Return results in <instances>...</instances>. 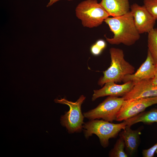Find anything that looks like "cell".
I'll use <instances>...</instances> for the list:
<instances>
[{
	"instance_id": "ac0fdd59",
	"label": "cell",
	"mask_w": 157,
	"mask_h": 157,
	"mask_svg": "<svg viewBox=\"0 0 157 157\" xmlns=\"http://www.w3.org/2000/svg\"><path fill=\"white\" fill-rule=\"evenodd\" d=\"M144 6L151 15L157 19V0H144Z\"/></svg>"
},
{
	"instance_id": "6da1fadb",
	"label": "cell",
	"mask_w": 157,
	"mask_h": 157,
	"mask_svg": "<svg viewBox=\"0 0 157 157\" xmlns=\"http://www.w3.org/2000/svg\"><path fill=\"white\" fill-rule=\"evenodd\" d=\"M104 22L108 25L113 33V38L106 37V41L112 44L122 43L130 46L140 38V34L135 25L131 11L122 16L107 18Z\"/></svg>"
},
{
	"instance_id": "52a82bcc",
	"label": "cell",
	"mask_w": 157,
	"mask_h": 157,
	"mask_svg": "<svg viewBox=\"0 0 157 157\" xmlns=\"http://www.w3.org/2000/svg\"><path fill=\"white\" fill-rule=\"evenodd\" d=\"M156 104H157V97L125 100L118 113L115 120L119 122L125 120Z\"/></svg>"
},
{
	"instance_id": "9c48e42d",
	"label": "cell",
	"mask_w": 157,
	"mask_h": 157,
	"mask_svg": "<svg viewBox=\"0 0 157 157\" xmlns=\"http://www.w3.org/2000/svg\"><path fill=\"white\" fill-rule=\"evenodd\" d=\"M155 63L151 54L148 50L147 58L137 71L126 75L122 81L124 83L130 81L134 85L144 80L152 79L154 76Z\"/></svg>"
},
{
	"instance_id": "7c38bea8",
	"label": "cell",
	"mask_w": 157,
	"mask_h": 157,
	"mask_svg": "<svg viewBox=\"0 0 157 157\" xmlns=\"http://www.w3.org/2000/svg\"><path fill=\"white\" fill-rule=\"evenodd\" d=\"M99 3L110 16L113 17L122 16L129 11V0H101Z\"/></svg>"
},
{
	"instance_id": "44dd1931",
	"label": "cell",
	"mask_w": 157,
	"mask_h": 157,
	"mask_svg": "<svg viewBox=\"0 0 157 157\" xmlns=\"http://www.w3.org/2000/svg\"><path fill=\"white\" fill-rule=\"evenodd\" d=\"M60 0H49V1L47 5V7H50L53 5L54 3ZM68 1H72L73 0H67Z\"/></svg>"
},
{
	"instance_id": "ffe728a7",
	"label": "cell",
	"mask_w": 157,
	"mask_h": 157,
	"mask_svg": "<svg viewBox=\"0 0 157 157\" xmlns=\"http://www.w3.org/2000/svg\"><path fill=\"white\" fill-rule=\"evenodd\" d=\"M151 81L153 84L157 85V63L155 64L154 76Z\"/></svg>"
},
{
	"instance_id": "7a4b0ae2",
	"label": "cell",
	"mask_w": 157,
	"mask_h": 157,
	"mask_svg": "<svg viewBox=\"0 0 157 157\" xmlns=\"http://www.w3.org/2000/svg\"><path fill=\"white\" fill-rule=\"evenodd\" d=\"M111 63L109 67L103 72L104 75L99 79L98 84L102 86L109 82L120 83L125 76L135 72V68L125 60L122 49L111 48L110 49Z\"/></svg>"
},
{
	"instance_id": "ba28073f",
	"label": "cell",
	"mask_w": 157,
	"mask_h": 157,
	"mask_svg": "<svg viewBox=\"0 0 157 157\" xmlns=\"http://www.w3.org/2000/svg\"><path fill=\"white\" fill-rule=\"evenodd\" d=\"M134 23L139 33H149L153 29L156 20L144 6L136 3L130 7Z\"/></svg>"
},
{
	"instance_id": "d6986e66",
	"label": "cell",
	"mask_w": 157,
	"mask_h": 157,
	"mask_svg": "<svg viewBox=\"0 0 157 157\" xmlns=\"http://www.w3.org/2000/svg\"><path fill=\"white\" fill-rule=\"evenodd\" d=\"M156 151L157 153V143L150 148L143 150L142 156L144 157H152L154 156Z\"/></svg>"
},
{
	"instance_id": "5bb4252c",
	"label": "cell",
	"mask_w": 157,
	"mask_h": 157,
	"mask_svg": "<svg viewBox=\"0 0 157 157\" xmlns=\"http://www.w3.org/2000/svg\"><path fill=\"white\" fill-rule=\"evenodd\" d=\"M124 121L126 126H130L140 122L147 124H151L154 122L157 123V108H153L148 111H143Z\"/></svg>"
},
{
	"instance_id": "277c9868",
	"label": "cell",
	"mask_w": 157,
	"mask_h": 157,
	"mask_svg": "<svg viewBox=\"0 0 157 157\" xmlns=\"http://www.w3.org/2000/svg\"><path fill=\"white\" fill-rule=\"evenodd\" d=\"M75 13L84 27H97L110 16L97 0H85L76 7Z\"/></svg>"
},
{
	"instance_id": "9a60e30c",
	"label": "cell",
	"mask_w": 157,
	"mask_h": 157,
	"mask_svg": "<svg viewBox=\"0 0 157 157\" xmlns=\"http://www.w3.org/2000/svg\"><path fill=\"white\" fill-rule=\"evenodd\" d=\"M148 50L150 53L154 63H157V28L153 29L148 33Z\"/></svg>"
},
{
	"instance_id": "2e32d148",
	"label": "cell",
	"mask_w": 157,
	"mask_h": 157,
	"mask_svg": "<svg viewBox=\"0 0 157 157\" xmlns=\"http://www.w3.org/2000/svg\"><path fill=\"white\" fill-rule=\"evenodd\" d=\"M125 144L123 139L120 137L118 139L113 148L109 153V156L111 157H127L128 155L124 151Z\"/></svg>"
},
{
	"instance_id": "3957f363",
	"label": "cell",
	"mask_w": 157,
	"mask_h": 157,
	"mask_svg": "<svg viewBox=\"0 0 157 157\" xmlns=\"http://www.w3.org/2000/svg\"><path fill=\"white\" fill-rule=\"evenodd\" d=\"M126 126L124 121L120 123L114 124L103 119H95L84 123L83 128L86 138L95 134L98 137L101 146L105 148L108 145L109 139L116 137Z\"/></svg>"
},
{
	"instance_id": "4fadbf2b",
	"label": "cell",
	"mask_w": 157,
	"mask_h": 157,
	"mask_svg": "<svg viewBox=\"0 0 157 157\" xmlns=\"http://www.w3.org/2000/svg\"><path fill=\"white\" fill-rule=\"evenodd\" d=\"M131 126H126L120 132V137L124 140L128 154L132 156L137 151L139 144V130H133Z\"/></svg>"
},
{
	"instance_id": "5b68a950",
	"label": "cell",
	"mask_w": 157,
	"mask_h": 157,
	"mask_svg": "<svg viewBox=\"0 0 157 157\" xmlns=\"http://www.w3.org/2000/svg\"><path fill=\"white\" fill-rule=\"evenodd\" d=\"M85 99L82 95L75 102L69 101L64 98L54 100L56 103L67 105L69 107V110L60 118L62 125L66 127L69 133L80 132L83 129L84 117L81 108Z\"/></svg>"
},
{
	"instance_id": "e0dca14e",
	"label": "cell",
	"mask_w": 157,
	"mask_h": 157,
	"mask_svg": "<svg viewBox=\"0 0 157 157\" xmlns=\"http://www.w3.org/2000/svg\"><path fill=\"white\" fill-rule=\"evenodd\" d=\"M106 46V42L104 40L102 39L99 40L91 46L90 51L94 55H99L105 48Z\"/></svg>"
},
{
	"instance_id": "8992f818",
	"label": "cell",
	"mask_w": 157,
	"mask_h": 157,
	"mask_svg": "<svg viewBox=\"0 0 157 157\" xmlns=\"http://www.w3.org/2000/svg\"><path fill=\"white\" fill-rule=\"evenodd\" d=\"M124 100L122 97L109 96L96 108L83 113V115L90 120L102 119L112 122L115 120Z\"/></svg>"
},
{
	"instance_id": "8fae6325",
	"label": "cell",
	"mask_w": 157,
	"mask_h": 157,
	"mask_svg": "<svg viewBox=\"0 0 157 157\" xmlns=\"http://www.w3.org/2000/svg\"><path fill=\"white\" fill-rule=\"evenodd\" d=\"M157 97V85L151 79L144 80L135 84L132 89L122 97L124 100Z\"/></svg>"
},
{
	"instance_id": "30bf717a",
	"label": "cell",
	"mask_w": 157,
	"mask_h": 157,
	"mask_svg": "<svg viewBox=\"0 0 157 157\" xmlns=\"http://www.w3.org/2000/svg\"><path fill=\"white\" fill-rule=\"evenodd\" d=\"M134 85V84L130 81L121 85L117 84L113 82H107L101 88L94 90L92 101L107 96L123 97L129 92Z\"/></svg>"
}]
</instances>
